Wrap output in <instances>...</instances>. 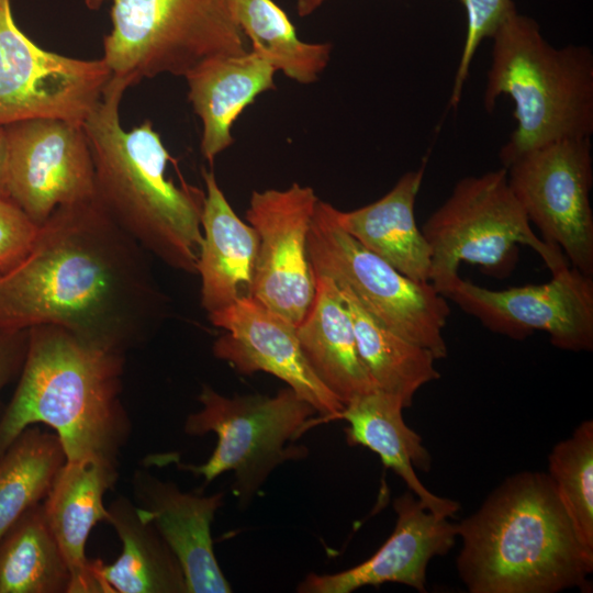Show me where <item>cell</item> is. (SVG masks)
Wrapping results in <instances>:
<instances>
[{
	"label": "cell",
	"mask_w": 593,
	"mask_h": 593,
	"mask_svg": "<svg viewBox=\"0 0 593 593\" xmlns=\"http://www.w3.org/2000/svg\"><path fill=\"white\" fill-rule=\"evenodd\" d=\"M144 253L98 198L58 208L25 257L0 273V331L58 325L125 355L166 311Z\"/></svg>",
	"instance_id": "obj_1"
},
{
	"label": "cell",
	"mask_w": 593,
	"mask_h": 593,
	"mask_svg": "<svg viewBox=\"0 0 593 593\" xmlns=\"http://www.w3.org/2000/svg\"><path fill=\"white\" fill-rule=\"evenodd\" d=\"M460 579L471 593H556L589 588L593 555L579 541L542 472L506 478L456 524Z\"/></svg>",
	"instance_id": "obj_2"
},
{
	"label": "cell",
	"mask_w": 593,
	"mask_h": 593,
	"mask_svg": "<svg viewBox=\"0 0 593 593\" xmlns=\"http://www.w3.org/2000/svg\"><path fill=\"white\" fill-rule=\"evenodd\" d=\"M125 357L52 324L29 328L15 392L0 416V455L26 427L49 426L67 460L119 463L132 423L121 400Z\"/></svg>",
	"instance_id": "obj_3"
},
{
	"label": "cell",
	"mask_w": 593,
	"mask_h": 593,
	"mask_svg": "<svg viewBox=\"0 0 593 593\" xmlns=\"http://www.w3.org/2000/svg\"><path fill=\"white\" fill-rule=\"evenodd\" d=\"M130 83L112 76L83 122L97 198L109 215L147 253L169 267L197 273L205 193L166 177L170 156L150 122L126 132L121 98Z\"/></svg>",
	"instance_id": "obj_4"
},
{
	"label": "cell",
	"mask_w": 593,
	"mask_h": 593,
	"mask_svg": "<svg viewBox=\"0 0 593 593\" xmlns=\"http://www.w3.org/2000/svg\"><path fill=\"white\" fill-rule=\"evenodd\" d=\"M483 103L500 96L515 105V130L500 152L503 167L521 154L593 133V54L586 46H551L537 22L515 10L492 35Z\"/></svg>",
	"instance_id": "obj_5"
},
{
	"label": "cell",
	"mask_w": 593,
	"mask_h": 593,
	"mask_svg": "<svg viewBox=\"0 0 593 593\" xmlns=\"http://www.w3.org/2000/svg\"><path fill=\"white\" fill-rule=\"evenodd\" d=\"M105 0H85L90 9ZM103 60L130 86L163 72L184 76L202 59L242 54L246 36L224 0H110Z\"/></svg>",
	"instance_id": "obj_6"
},
{
	"label": "cell",
	"mask_w": 593,
	"mask_h": 593,
	"mask_svg": "<svg viewBox=\"0 0 593 593\" xmlns=\"http://www.w3.org/2000/svg\"><path fill=\"white\" fill-rule=\"evenodd\" d=\"M422 233L430 247L429 282L443 295L460 278L461 262L501 272L510 269L518 244L534 249L551 273L569 266L559 247L533 231L504 167L459 180Z\"/></svg>",
	"instance_id": "obj_7"
},
{
	"label": "cell",
	"mask_w": 593,
	"mask_h": 593,
	"mask_svg": "<svg viewBox=\"0 0 593 593\" xmlns=\"http://www.w3.org/2000/svg\"><path fill=\"white\" fill-rule=\"evenodd\" d=\"M198 399L202 407L188 415L184 433L202 436L212 432L217 436V444L202 465L178 460L176 463L181 470L201 475L204 485L223 472L233 471V492L245 503L277 466L305 457L304 447L288 443L311 425L317 412L291 388L281 389L273 396L227 398L203 385Z\"/></svg>",
	"instance_id": "obj_8"
},
{
	"label": "cell",
	"mask_w": 593,
	"mask_h": 593,
	"mask_svg": "<svg viewBox=\"0 0 593 593\" xmlns=\"http://www.w3.org/2000/svg\"><path fill=\"white\" fill-rule=\"evenodd\" d=\"M336 208L317 201L307 235L314 275L348 288L361 305L388 328L447 356L443 336L450 307L430 282H416L394 269L349 235L337 222Z\"/></svg>",
	"instance_id": "obj_9"
},
{
	"label": "cell",
	"mask_w": 593,
	"mask_h": 593,
	"mask_svg": "<svg viewBox=\"0 0 593 593\" xmlns=\"http://www.w3.org/2000/svg\"><path fill=\"white\" fill-rule=\"evenodd\" d=\"M591 137L563 138L527 150L506 167L507 182L541 239L571 267L593 277Z\"/></svg>",
	"instance_id": "obj_10"
},
{
	"label": "cell",
	"mask_w": 593,
	"mask_h": 593,
	"mask_svg": "<svg viewBox=\"0 0 593 593\" xmlns=\"http://www.w3.org/2000/svg\"><path fill=\"white\" fill-rule=\"evenodd\" d=\"M111 78L103 58H70L34 44L15 24L10 0H0V125L34 118L83 124Z\"/></svg>",
	"instance_id": "obj_11"
},
{
	"label": "cell",
	"mask_w": 593,
	"mask_h": 593,
	"mask_svg": "<svg viewBox=\"0 0 593 593\" xmlns=\"http://www.w3.org/2000/svg\"><path fill=\"white\" fill-rule=\"evenodd\" d=\"M491 332L523 340L537 331L562 350L593 349V277L567 266L549 282L491 290L459 278L444 294Z\"/></svg>",
	"instance_id": "obj_12"
},
{
	"label": "cell",
	"mask_w": 593,
	"mask_h": 593,
	"mask_svg": "<svg viewBox=\"0 0 593 593\" xmlns=\"http://www.w3.org/2000/svg\"><path fill=\"white\" fill-rule=\"evenodd\" d=\"M4 127L8 198L38 226L60 206L97 198L93 161L82 123L34 118Z\"/></svg>",
	"instance_id": "obj_13"
},
{
	"label": "cell",
	"mask_w": 593,
	"mask_h": 593,
	"mask_svg": "<svg viewBox=\"0 0 593 593\" xmlns=\"http://www.w3.org/2000/svg\"><path fill=\"white\" fill-rule=\"evenodd\" d=\"M318 198L310 187L254 191L246 212L258 234L249 296L298 326L315 295L307 235Z\"/></svg>",
	"instance_id": "obj_14"
},
{
	"label": "cell",
	"mask_w": 593,
	"mask_h": 593,
	"mask_svg": "<svg viewBox=\"0 0 593 593\" xmlns=\"http://www.w3.org/2000/svg\"><path fill=\"white\" fill-rule=\"evenodd\" d=\"M209 318L226 332L214 342L216 358L244 374L268 372L284 381L323 419H339L345 405L311 369L296 326L249 295L209 314Z\"/></svg>",
	"instance_id": "obj_15"
},
{
	"label": "cell",
	"mask_w": 593,
	"mask_h": 593,
	"mask_svg": "<svg viewBox=\"0 0 593 593\" xmlns=\"http://www.w3.org/2000/svg\"><path fill=\"white\" fill-rule=\"evenodd\" d=\"M394 529L366 561L337 573H310L299 584L301 593H350L367 585L401 583L426 592V569L436 556L455 545L456 524L427 511L410 490L393 501Z\"/></svg>",
	"instance_id": "obj_16"
},
{
	"label": "cell",
	"mask_w": 593,
	"mask_h": 593,
	"mask_svg": "<svg viewBox=\"0 0 593 593\" xmlns=\"http://www.w3.org/2000/svg\"><path fill=\"white\" fill-rule=\"evenodd\" d=\"M132 486L139 514L154 524L176 556L187 593L232 592L215 558L211 535L224 494L183 492L174 482L142 469L134 472Z\"/></svg>",
	"instance_id": "obj_17"
},
{
	"label": "cell",
	"mask_w": 593,
	"mask_h": 593,
	"mask_svg": "<svg viewBox=\"0 0 593 593\" xmlns=\"http://www.w3.org/2000/svg\"><path fill=\"white\" fill-rule=\"evenodd\" d=\"M119 466L109 460H67L43 502L51 529L71 574L69 593H104L86 545L92 528L105 522L104 494L119 479Z\"/></svg>",
	"instance_id": "obj_18"
},
{
	"label": "cell",
	"mask_w": 593,
	"mask_h": 593,
	"mask_svg": "<svg viewBox=\"0 0 593 593\" xmlns=\"http://www.w3.org/2000/svg\"><path fill=\"white\" fill-rule=\"evenodd\" d=\"M202 175L206 192L197 273L201 277V305L211 314L249 295L258 234L234 212L214 174L203 170Z\"/></svg>",
	"instance_id": "obj_19"
},
{
	"label": "cell",
	"mask_w": 593,
	"mask_h": 593,
	"mask_svg": "<svg viewBox=\"0 0 593 593\" xmlns=\"http://www.w3.org/2000/svg\"><path fill=\"white\" fill-rule=\"evenodd\" d=\"M276 68L253 51L202 59L183 77L203 125L201 153L213 163L234 142L231 128L257 96L275 87Z\"/></svg>",
	"instance_id": "obj_20"
},
{
	"label": "cell",
	"mask_w": 593,
	"mask_h": 593,
	"mask_svg": "<svg viewBox=\"0 0 593 593\" xmlns=\"http://www.w3.org/2000/svg\"><path fill=\"white\" fill-rule=\"evenodd\" d=\"M404 409L398 396L378 389L350 401L339 414V419L348 423L347 443L376 452L427 511L438 517H451L460 510L459 503L432 493L415 473V468L428 471L432 458L421 436L405 424Z\"/></svg>",
	"instance_id": "obj_21"
},
{
	"label": "cell",
	"mask_w": 593,
	"mask_h": 593,
	"mask_svg": "<svg viewBox=\"0 0 593 593\" xmlns=\"http://www.w3.org/2000/svg\"><path fill=\"white\" fill-rule=\"evenodd\" d=\"M404 174L379 200L362 208L336 210L339 225L367 249L416 282H429L430 247L415 219V201L425 172Z\"/></svg>",
	"instance_id": "obj_22"
},
{
	"label": "cell",
	"mask_w": 593,
	"mask_h": 593,
	"mask_svg": "<svg viewBox=\"0 0 593 593\" xmlns=\"http://www.w3.org/2000/svg\"><path fill=\"white\" fill-rule=\"evenodd\" d=\"M315 276V295L296 326L302 351L318 380L344 404L377 390L358 351L354 326L334 280Z\"/></svg>",
	"instance_id": "obj_23"
},
{
	"label": "cell",
	"mask_w": 593,
	"mask_h": 593,
	"mask_svg": "<svg viewBox=\"0 0 593 593\" xmlns=\"http://www.w3.org/2000/svg\"><path fill=\"white\" fill-rule=\"evenodd\" d=\"M107 523L122 542L120 557L110 564L92 559L104 592L187 593L182 569L153 523L134 502L120 495L109 506Z\"/></svg>",
	"instance_id": "obj_24"
},
{
	"label": "cell",
	"mask_w": 593,
	"mask_h": 593,
	"mask_svg": "<svg viewBox=\"0 0 593 593\" xmlns=\"http://www.w3.org/2000/svg\"><path fill=\"white\" fill-rule=\"evenodd\" d=\"M336 284L354 326L359 355L377 389L410 407L417 390L440 377L434 365L437 359L427 348L388 328L348 288Z\"/></svg>",
	"instance_id": "obj_25"
},
{
	"label": "cell",
	"mask_w": 593,
	"mask_h": 593,
	"mask_svg": "<svg viewBox=\"0 0 593 593\" xmlns=\"http://www.w3.org/2000/svg\"><path fill=\"white\" fill-rule=\"evenodd\" d=\"M70 582L44 505L35 504L0 539V593H69Z\"/></svg>",
	"instance_id": "obj_26"
},
{
	"label": "cell",
	"mask_w": 593,
	"mask_h": 593,
	"mask_svg": "<svg viewBox=\"0 0 593 593\" xmlns=\"http://www.w3.org/2000/svg\"><path fill=\"white\" fill-rule=\"evenodd\" d=\"M67 457L54 432L31 425L0 455V539L49 493Z\"/></svg>",
	"instance_id": "obj_27"
},
{
	"label": "cell",
	"mask_w": 593,
	"mask_h": 593,
	"mask_svg": "<svg viewBox=\"0 0 593 593\" xmlns=\"http://www.w3.org/2000/svg\"><path fill=\"white\" fill-rule=\"evenodd\" d=\"M253 52L300 83H312L326 67L332 46L300 40L284 11L272 0H224Z\"/></svg>",
	"instance_id": "obj_28"
},
{
	"label": "cell",
	"mask_w": 593,
	"mask_h": 593,
	"mask_svg": "<svg viewBox=\"0 0 593 593\" xmlns=\"http://www.w3.org/2000/svg\"><path fill=\"white\" fill-rule=\"evenodd\" d=\"M548 475L574 533L593 555V422H582L548 457Z\"/></svg>",
	"instance_id": "obj_29"
},
{
	"label": "cell",
	"mask_w": 593,
	"mask_h": 593,
	"mask_svg": "<svg viewBox=\"0 0 593 593\" xmlns=\"http://www.w3.org/2000/svg\"><path fill=\"white\" fill-rule=\"evenodd\" d=\"M460 1L466 11L467 32L450 97V104L454 107L460 101L471 61L480 43L486 37H492L500 25L516 10L512 0Z\"/></svg>",
	"instance_id": "obj_30"
},
{
	"label": "cell",
	"mask_w": 593,
	"mask_h": 593,
	"mask_svg": "<svg viewBox=\"0 0 593 593\" xmlns=\"http://www.w3.org/2000/svg\"><path fill=\"white\" fill-rule=\"evenodd\" d=\"M38 231L40 226L19 205L0 197V273L25 257Z\"/></svg>",
	"instance_id": "obj_31"
},
{
	"label": "cell",
	"mask_w": 593,
	"mask_h": 593,
	"mask_svg": "<svg viewBox=\"0 0 593 593\" xmlns=\"http://www.w3.org/2000/svg\"><path fill=\"white\" fill-rule=\"evenodd\" d=\"M27 342L29 329L0 331V393L12 378L21 373Z\"/></svg>",
	"instance_id": "obj_32"
},
{
	"label": "cell",
	"mask_w": 593,
	"mask_h": 593,
	"mask_svg": "<svg viewBox=\"0 0 593 593\" xmlns=\"http://www.w3.org/2000/svg\"><path fill=\"white\" fill-rule=\"evenodd\" d=\"M8 137L5 127L0 125V197H7Z\"/></svg>",
	"instance_id": "obj_33"
},
{
	"label": "cell",
	"mask_w": 593,
	"mask_h": 593,
	"mask_svg": "<svg viewBox=\"0 0 593 593\" xmlns=\"http://www.w3.org/2000/svg\"><path fill=\"white\" fill-rule=\"evenodd\" d=\"M326 0H298L296 9L300 16H306L322 5Z\"/></svg>",
	"instance_id": "obj_34"
}]
</instances>
